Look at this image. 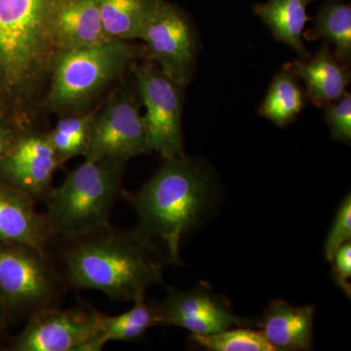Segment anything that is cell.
<instances>
[{
  "instance_id": "cell-15",
  "label": "cell",
  "mask_w": 351,
  "mask_h": 351,
  "mask_svg": "<svg viewBox=\"0 0 351 351\" xmlns=\"http://www.w3.org/2000/svg\"><path fill=\"white\" fill-rule=\"evenodd\" d=\"M291 66L304 82L307 98L316 107L324 108L339 100L350 83V68L339 61L327 41L314 56L298 60Z\"/></svg>"
},
{
  "instance_id": "cell-12",
  "label": "cell",
  "mask_w": 351,
  "mask_h": 351,
  "mask_svg": "<svg viewBox=\"0 0 351 351\" xmlns=\"http://www.w3.org/2000/svg\"><path fill=\"white\" fill-rule=\"evenodd\" d=\"M61 166L48 131L34 127L21 132L0 159V181L24 191L36 202H45L53 189V177Z\"/></svg>"
},
{
  "instance_id": "cell-23",
  "label": "cell",
  "mask_w": 351,
  "mask_h": 351,
  "mask_svg": "<svg viewBox=\"0 0 351 351\" xmlns=\"http://www.w3.org/2000/svg\"><path fill=\"white\" fill-rule=\"evenodd\" d=\"M189 339L208 351H274L262 332L249 327L230 328L206 336L191 335Z\"/></svg>"
},
{
  "instance_id": "cell-11",
  "label": "cell",
  "mask_w": 351,
  "mask_h": 351,
  "mask_svg": "<svg viewBox=\"0 0 351 351\" xmlns=\"http://www.w3.org/2000/svg\"><path fill=\"white\" fill-rule=\"evenodd\" d=\"M159 306L163 326L184 328L191 335L206 336L230 328L258 327V321L233 313L230 300L215 292L207 282L191 290L168 287L167 295Z\"/></svg>"
},
{
  "instance_id": "cell-18",
  "label": "cell",
  "mask_w": 351,
  "mask_h": 351,
  "mask_svg": "<svg viewBox=\"0 0 351 351\" xmlns=\"http://www.w3.org/2000/svg\"><path fill=\"white\" fill-rule=\"evenodd\" d=\"M159 302L147 298L134 302V306L126 313L110 316L101 313L99 346L110 341H136L142 339L145 332L156 326L162 325Z\"/></svg>"
},
{
  "instance_id": "cell-21",
  "label": "cell",
  "mask_w": 351,
  "mask_h": 351,
  "mask_svg": "<svg viewBox=\"0 0 351 351\" xmlns=\"http://www.w3.org/2000/svg\"><path fill=\"white\" fill-rule=\"evenodd\" d=\"M308 40L323 38L335 45L337 58L350 68L351 7L343 0H327L318 11L313 27L304 34Z\"/></svg>"
},
{
  "instance_id": "cell-10",
  "label": "cell",
  "mask_w": 351,
  "mask_h": 351,
  "mask_svg": "<svg viewBox=\"0 0 351 351\" xmlns=\"http://www.w3.org/2000/svg\"><path fill=\"white\" fill-rule=\"evenodd\" d=\"M141 40L147 59L176 84L186 88L193 78L197 53L196 32L188 16L174 4L159 0Z\"/></svg>"
},
{
  "instance_id": "cell-6",
  "label": "cell",
  "mask_w": 351,
  "mask_h": 351,
  "mask_svg": "<svg viewBox=\"0 0 351 351\" xmlns=\"http://www.w3.org/2000/svg\"><path fill=\"white\" fill-rule=\"evenodd\" d=\"M68 291L46 252L27 244H0V299L9 324L59 306Z\"/></svg>"
},
{
  "instance_id": "cell-7",
  "label": "cell",
  "mask_w": 351,
  "mask_h": 351,
  "mask_svg": "<svg viewBox=\"0 0 351 351\" xmlns=\"http://www.w3.org/2000/svg\"><path fill=\"white\" fill-rule=\"evenodd\" d=\"M152 152L163 160L186 156L182 115L184 88L167 77L154 62L136 63L132 68Z\"/></svg>"
},
{
  "instance_id": "cell-20",
  "label": "cell",
  "mask_w": 351,
  "mask_h": 351,
  "mask_svg": "<svg viewBox=\"0 0 351 351\" xmlns=\"http://www.w3.org/2000/svg\"><path fill=\"white\" fill-rule=\"evenodd\" d=\"M306 97L292 66L286 64L272 80L258 112L276 126H286L302 112Z\"/></svg>"
},
{
  "instance_id": "cell-24",
  "label": "cell",
  "mask_w": 351,
  "mask_h": 351,
  "mask_svg": "<svg viewBox=\"0 0 351 351\" xmlns=\"http://www.w3.org/2000/svg\"><path fill=\"white\" fill-rule=\"evenodd\" d=\"M325 121L331 137L338 142H351V96L346 92L339 100L325 106Z\"/></svg>"
},
{
  "instance_id": "cell-4",
  "label": "cell",
  "mask_w": 351,
  "mask_h": 351,
  "mask_svg": "<svg viewBox=\"0 0 351 351\" xmlns=\"http://www.w3.org/2000/svg\"><path fill=\"white\" fill-rule=\"evenodd\" d=\"M145 55V46L126 40L57 51L43 112L60 117L83 112Z\"/></svg>"
},
{
  "instance_id": "cell-17",
  "label": "cell",
  "mask_w": 351,
  "mask_h": 351,
  "mask_svg": "<svg viewBox=\"0 0 351 351\" xmlns=\"http://www.w3.org/2000/svg\"><path fill=\"white\" fill-rule=\"evenodd\" d=\"M317 0H269L254 7V12L269 27L277 40L306 60L311 56L302 40L307 21V6Z\"/></svg>"
},
{
  "instance_id": "cell-2",
  "label": "cell",
  "mask_w": 351,
  "mask_h": 351,
  "mask_svg": "<svg viewBox=\"0 0 351 351\" xmlns=\"http://www.w3.org/2000/svg\"><path fill=\"white\" fill-rule=\"evenodd\" d=\"M64 0H0V119L31 128L57 53L54 23Z\"/></svg>"
},
{
  "instance_id": "cell-28",
  "label": "cell",
  "mask_w": 351,
  "mask_h": 351,
  "mask_svg": "<svg viewBox=\"0 0 351 351\" xmlns=\"http://www.w3.org/2000/svg\"><path fill=\"white\" fill-rule=\"evenodd\" d=\"M9 321L7 317L5 307L3 306L1 299H0V350L5 348L8 336H7V329H8Z\"/></svg>"
},
{
  "instance_id": "cell-9",
  "label": "cell",
  "mask_w": 351,
  "mask_h": 351,
  "mask_svg": "<svg viewBox=\"0 0 351 351\" xmlns=\"http://www.w3.org/2000/svg\"><path fill=\"white\" fill-rule=\"evenodd\" d=\"M147 154H152V149L137 90L115 92L95 113L84 160L128 162L133 157Z\"/></svg>"
},
{
  "instance_id": "cell-19",
  "label": "cell",
  "mask_w": 351,
  "mask_h": 351,
  "mask_svg": "<svg viewBox=\"0 0 351 351\" xmlns=\"http://www.w3.org/2000/svg\"><path fill=\"white\" fill-rule=\"evenodd\" d=\"M159 0H98L104 31L110 40L141 39Z\"/></svg>"
},
{
  "instance_id": "cell-26",
  "label": "cell",
  "mask_w": 351,
  "mask_h": 351,
  "mask_svg": "<svg viewBox=\"0 0 351 351\" xmlns=\"http://www.w3.org/2000/svg\"><path fill=\"white\" fill-rule=\"evenodd\" d=\"M332 278L338 287L350 299L351 284V243L350 241L341 247L331 262Z\"/></svg>"
},
{
  "instance_id": "cell-3",
  "label": "cell",
  "mask_w": 351,
  "mask_h": 351,
  "mask_svg": "<svg viewBox=\"0 0 351 351\" xmlns=\"http://www.w3.org/2000/svg\"><path fill=\"white\" fill-rule=\"evenodd\" d=\"M214 195V178L207 166L186 156L166 159L138 191L121 193L138 215V230L173 265H181L182 240L206 216Z\"/></svg>"
},
{
  "instance_id": "cell-13",
  "label": "cell",
  "mask_w": 351,
  "mask_h": 351,
  "mask_svg": "<svg viewBox=\"0 0 351 351\" xmlns=\"http://www.w3.org/2000/svg\"><path fill=\"white\" fill-rule=\"evenodd\" d=\"M36 204L32 196L0 181V244H27L47 251L53 234L45 213H39Z\"/></svg>"
},
{
  "instance_id": "cell-22",
  "label": "cell",
  "mask_w": 351,
  "mask_h": 351,
  "mask_svg": "<svg viewBox=\"0 0 351 351\" xmlns=\"http://www.w3.org/2000/svg\"><path fill=\"white\" fill-rule=\"evenodd\" d=\"M97 110L61 115L54 128L48 131L50 142L60 164L84 156L89 145L91 125Z\"/></svg>"
},
{
  "instance_id": "cell-16",
  "label": "cell",
  "mask_w": 351,
  "mask_h": 351,
  "mask_svg": "<svg viewBox=\"0 0 351 351\" xmlns=\"http://www.w3.org/2000/svg\"><path fill=\"white\" fill-rule=\"evenodd\" d=\"M57 50L82 49L110 43L98 0H64L54 23Z\"/></svg>"
},
{
  "instance_id": "cell-27",
  "label": "cell",
  "mask_w": 351,
  "mask_h": 351,
  "mask_svg": "<svg viewBox=\"0 0 351 351\" xmlns=\"http://www.w3.org/2000/svg\"><path fill=\"white\" fill-rule=\"evenodd\" d=\"M24 131L8 120L0 119V159L12 145L21 132Z\"/></svg>"
},
{
  "instance_id": "cell-8",
  "label": "cell",
  "mask_w": 351,
  "mask_h": 351,
  "mask_svg": "<svg viewBox=\"0 0 351 351\" xmlns=\"http://www.w3.org/2000/svg\"><path fill=\"white\" fill-rule=\"evenodd\" d=\"M101 313L89 302L66 309H43L25 321L24 329L7 341L10 351H100Z\"/></svg>"
},
{
  "instance_id": "cell-1",
  "label": "cell",
  "mask_w": 351,
  "mask_h": 351,
  "mask_svg": "<svg viewBox=\"0 0 351 351\" xmlns=\"http://www.w3.org/2000/svg\"><path fill=\"white\" fill-rule=\"evenodd\" d=\"M69 290L99 291L113 302H136L163 283L167 258L156 242L112 223L54 239L46 251Z\"/></svg>"
},
{
  "instance_id": "cell-14",
  "label": "cell",
  "mask_w": 351,
  "mask_h": 351,
  "mask_svg": "<svg viewBox=\"0 0 351 351\" xmlns=\"http://www.w3.org/2000/svg\"><path fill=\"white\" fill-rule=\"evenodd\" d=\"M315 307L295 306L274 300L263 314L258 328L274 351L313 350Z\"/></svg>"
},
{
  "instance_id": "cell-5",
  "label": "cell",
  "mask_w": 351,
  "mask_h": 351,
  "mask_svg": "<svg viewBox=\"0 0 351 351\" xmlns=\"http://www.w3.org/2000/svg\"><path fill=\"white\" fill-rule=\"evenodd\" d=\"M126 161H86L53 188L46 218L53 239L73 237L110 223L115 202L121 197Z\"/></svg>"
},
{
  "instance_id": "cell-25",
  "label": "cell",
  "mask_w": 351,
  "mask_h": 351,
  "mask_svg": "<svg viewBox=\"0 0 351 351\" xmlns=\"http://www.w3.org/2000/svg\"><path fill=\"white\" fill-rule=\"evenodd\" d=\"M351 239V196L346 195L339 205L324 244V256L331 263L337 251Z\"/></svg>"
}]
</instances>
